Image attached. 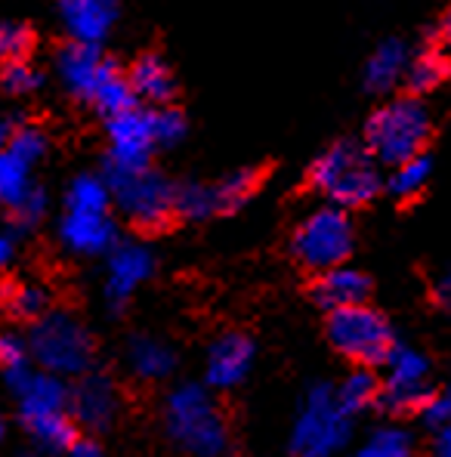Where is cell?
Returning <instances> with one entry per match:
<instances>
[{"label": "cell", "mask_w": 451, "mask_h": 457, "mask_svg": "<svg viewBox=\"0 0 451 457\" xmlns=\"http://www.w3.org/2000/svg\"><path fill=\"white\" fill-rule=\"evenodd\" d=\"M155 137H152V112L133 109L109 120V158L105 170H143L152 167Z\"/></svg>", "instance_id": "obj_10"}, {"label": "cell", "mask_w": 451, "mask_h": 457, "mask_svg": "<svg viewBox=\"0 0 451 457\" xmlns=\"http://www.w3.org/2000/svg\"><path fill=\"white\" fill-rule=\"evenodd\" d=\"M254 361V343L245 334H223L207 349V383L213 389H232L247 378Z\"/></svg>", "instance_id": "obj_17"}, {"label": "cell", "mask_w": 451, "mask_h": 457, "mask_svg": "<svg viewBox=\"0 0 451 457\" xmlns=\"http://www.w3.org/2000/svg\"><path fill=\"white\" fill-rule=\"evenodd\" d=\"M421 418L427 427L433 429H446L451 423V402L448 395H430V402L421 408Z\"/></svg>", "instance_id": "obj_39"}, {"label": "cell", "mask_w": 451, "mask_h": 457, "mask_svg": "<svg viewBox=\"0 0 451 457\" xmlns=\"http://www.w3.org/2000/svg\"><path fill=\"white\" fill-rule=\"evenodd\" d=\"M338 389V402L340 408L349 414V418H355L359 411H365V408H372L377 399H380V380L374 378L368 368H359V371H353L347 380L340 383Z\"/></svg>", "instance_id": "obj_27"}, {"label": "cell", "mask_w": 451, "mask_h": 457, "mask_svg": "<svg viewBox=\"0 0 451 457\" xmlns=\"http://www.w3.org/2000/svg\"><path fill=\"white\" fill-rule=\"evenodd\" d=\"M167 436L192 457H226L232 448L229 423L211 389L201 383H180L164 402Z\"/></svg>", "instance_id": "obj_1"}, {"label": "cell", "mask_w": 451, "mask_h": 457, "mask_svg": "<svg viewBox=\"0 0 451 457\" xmlns=\"http://www.w3.org/2000/svg\"><path fill=\"white\" fill-rule=\"evenodd\" d=\"M6 152H10L13 158H19L31 170V164H38V161L46 154V133L40 130V127H35V124L19 127V130L10 133Z\"/></svg>", "instance_id": "obj_33"}, {"label": "cell", "mask_w": 451, "mask_h": 457, "mask_svg": "<svg viewBox=\"0 0 451 457\" xmlns=\"http://www.w3.org/2000/svg\"><path fill=\"white\" fill-rule=\"evenodd\" d=\"M118 408H121V395L109 374L90 371L84 378H78V383L71 386L69 414L80 427L87 429L112 427L114 418H118Z\"/></svg>", "instance_id": "obj_12"}, {"label": "cell", "mask_w": 451, "mask_h": 457, "mask_svg": "<svg viewBox=\"0 0 451 457\" xmlns=\"http://www.w3.org/2000/svg\"><path fill=\"white\" fill-rule=\"evenodd\" d=\"M40 71L29 59H16V62H4V71H0V87L10 96H25V93H35L40 87Z\"/></svg>", "instance_id": "obj_38"}, {"label": "cell", "mask_w": 451, "mask_h": 457, "mask_svg": "<svg viewBox=\"0 0 451 457\" xmlns=\"http://www.w3.org/2000/svg\"><path fill=\"white\" fill-rule=\"evenodd\" d=\"M430 177H433V161H430L427 154H421V158H412V161H405V164L393 167L387 189L393 192L396 198H414V195H421L427 189Z\"/></svg>", "instance_id": "obj_31"}, {"label": "cell", "mask_w": 451, "mask_h": 457, "mask_svg": "<svg viewBox=\"0 0 451 457\" xmlns=\"http://www.w3.org/2000/svg\"><path fill=\"white\" fill-rule=\"evenodd\" d=\"M4 303L6 312L19 321H40L46 312H50V294L40 281H16L4 291Z\"/></svg>", "instance_id": "obj_25"}, {"label": "cell", "mask_w": 451, "mask_h": 457, "mask_svg": "<svg viewBox=\"0 0 451 457\" xmlns=\"http://www.w3.org/2000/svg\"><path fill=\"white\" fill-rule=\"evenodd\" d=\"M127 80H130L133 96L143 99V103L158 105V109H164V103L173 96V75L164 65V59L155 56V53L139 56L137 62L130 65V75H127Z\"/></svg>", "instance_id": "obj_20"}, {"label": "cell", "mask_w": 451, "mask_h": 457, "mask_svg": "<svg viewBox=\"0 0 451 457\" xmlns=\"http://www.w3.org/2000/svg\"><path fill=\"white\" fill-rule=\"evenodd\" d=\"M387 368V378L380 383V405L389 414H408V411H421L430 402V386H427V374H430V359L423 353H417L412 346H396L389 353V359L383 361Z\"/></svg>", "instance_id": "obj_9"}, {"label": "cell", "mask_w": 451, "mask_h": 457, "mask_svg": "<svg viewBox=\"0 0 451 457\" xmlns=\"http://www.w3.org/2000/svg\"><path fill=\"white\" fill-rule=\"evenodd\" d=\"M155 272V257L146 245L139 241H127L118 245L109 253V269H105V303L112 306V312H121L127 300L137 294V287Z\"/></svg>", "instance_id": "obj_11"}, {"label": "cell", "mask_w": 451, "mask_h": 457, "mask_svg": "<svg viewBox=\"0 0 451 457\" xmlns=\"http://www.w3.org/2000/svg\"><path fill=\"white\" fill-rule=\"evenodd\" d=\"M4 433H6V429H4V418H0V439H4Z\"/></svg>", "instance_id": "obj_47"}, {"label": "cell", "mask_w": 451, "mask_h": 457, "mask_svg": "<svg viewBox=\"0 0 451 457\" xmlns=\"http://www.w3.org/2000/svg\"><path fill=\"white\" fill-rule=\"evenodd\" d=\"M353 245H355L353 220L347 217V211H340L334 204H325L309 213L294 228V238H291L294 257L319 275L328 272V269L343 266V260L353 253Z\"/></svg>", "instance_id": "obj_6"}, {"label": "cell", "mask_w": 451, "mask_h": 457, "mask_svg": "<svg viewBox=\"0 0 451 457\" xmlns=\"http://www.w3.org/2000/svg\"><path fill=\"white\" fill-rule=\"evenodd\" d=\"M439 37H442V44L451 50V6L446 10V16H442V22H439Z\"/></svg>", "instance_id": "obj_44"}, {"label": "cell", "mask_w": 451, "mask_h": 457, "mask_svg": "<svg viewBox=\"0 0 451 457\" xmlns=\"http://www.w3.org/2000/svg\"><path fill=\"white\" fill-rule=\"evenodd\" d=\"M13 253H16V241H13V235L0 232V272L13 263Z\"/></svg>", "instance_id": "obj_41"}, {"label": "cell", "mask_w": 451, "mask_h": 457, "mask_svg": "<svg viewBox=\"0 0 451 457\" xmlns=\"http://www.w3.org/2000/svg\"><path fill=\"white\" fill-rule=\"evenodd\" d=\"M127 365L137 378L143 380H164L171 378L173 365H177V355L158 337H133L127 343Z\"/></svg>", "instance_id": "obj_21"}, {"label": "cell", "mask_w": 451, "mask_h": 457, "mask_svg": "<svg viewBox=\"0 0 451 457\" xmlns=\"http://www.w3.org/2000/svg\"><path fill=\"white\" fill-rule=\"evenodd\" d=\"M46 204H50V201H46V192L31 183L29 189L6 207V211H10V220L16 228H31L46 217Z\"/></svg>", "instance_id": "obj_34"}, {"label": "cell", "mask_w": 451, "mask_h": 457, "mask_svg": "<svg viewBox=\"0 0 451 457\" xmlns=\"http://www.w3.org/2000/svg\"><path fill=\"white\" fill-rule=\"evenodd\" d=\"M217 211V198H213V186H205L198 179L177 186V198H173V217L183 220H207Z\"/></svg>", "instance_id": "obj_28"}, {"label": "cell", "mask_w": 451, "mask_h": 457, "mask_svg": "<svg viewBox=\"0 0 451 457\" xmlns=\"http://www.w3.org/2000/svg\"><path fill=\"white\" fill-rule=\"evenodd\" d=\"M6 143H10V130L6 124H0V152H6Z\"/></svg>", "instance_id": "obj_45"}, {"label": "cell", "mask_w": 451, "mask_h": 457, "mask_svg": "<svg viewBox=\"0 0 451 457\" xmlns=\"http://www.w3.org/2000/svg\"><path fill=\"white\" fill-rule=\"evenodd\" d=\"M114 204L105 177L80 173L65 192V213H109Z\"/></svg>", "instance_id": "obj_24"}, {"label": "cell", "mask_w": 451, "mask_h": 457, "mask_svg": "<svg viewBox=\"0 0 451 457\" xmlns=\"http://www.w3.org/2000/svg\"><path fill=\"white\" fill-rule=\"evenodd\" d=\"M31 442L38 445L40 454H69L78 445V423L71 414H53V418H35L25 420Z\"/></svg>", "instance_id": "obj_23"}, {"label": "cell", "mask_w": 451, "mask_h": 457, "mask_svg": "<svg viewBox=\"0 0 451 457\" xmlns=\"http://www.w3.org/2000/svg\"><path fill=\"white\" fill-rule=\"evenodd\" d=\"M22 457H44V454H40V452H29V454H22Z\"/></svg>", "instance_id": "obj_46"}, {"label": "cell", "mask_w": 451, "mask_h": 457, "mask_svg": "<svg viewBox=\"0 0 451 457\" xmlns=\"http://www.w3.org/2000/svg\"><path fill=\"white\" fill-rule=\"evenodd\" d=\"M448 78H451V62L446 50H439V46H421L417 53H412V62H408V75H405L412 96L421 99L423 93L439 90Z\"/></svg>", "instance_id": "obj_22"}, {"label": "cell", "mask_w": 451, "mask_h": 457, "mask_svg": "<svg viewBox=\"0 0 451 457\" xmlns=\"http://www.w3.org/2000/svg\"><path fill=\"white\" fill-rule=\"evenodd\" d=\"M29 186V167L19 158H13L10 152H0V204L10 207Z\"/></svg>", "instance_id": "obj_35"}, {"label": "cell", "mask_w": 451, "mask_h": 457, "mask_svg": "<svg viewBox=\"0 0 451 457\" xmlns=\"http://www.w3.org/2000/svg\"><path fill=\"white\" fill-rule=\"evenodd\" d=\"M90 103L96 105V109L103 112L109 120L118 118V114H124V112L137 109V96H133V90H130V80H127V75H121L118 65H114L109 75L103 78V84L96 87V93L90 96Z\"/></svg>", "instance_id": "obj_26"}, {"label": "cell", "mask_w": 451, "mask_h": 457, "mask_svg": "<svg viewBox=\"0 0 451 457\" xmlns=\"http://www.w3.org/2000/svg\"><path fill=\"white\" fill-rule=\"evenodd\" d=\"M105 183L112 189L114 204L130 223L143 228H158L173 217L177 183L158 173L155 167L143 170H105Z\"/></svg>", "instance_id": "obj_7"}, {"label": "cell", "mask_w": 451, "mask_h": 457, "mask_svg": "<svg viewBox=\"0 0 451 457\" xmlns=\"http://www.w3.org/2000/svg\"><path fill=\"white\" fill-rule=\"evenodd\" d=\"M433 133L430 109L417 96H396L380 105L365 124V149L377 164L399 167L421 158Z\"/></svg>", "instance_id": "obj_2"}, {"label": "cell", "mask_w": 451, "mask_h": 457, "mask_svg": "<svg viewBox=\"0 0 451 457\" xmlns=\"http://www.w3.org/2000/svg\"><path fill=\"white\" fill-rule=\"evenodd\" d=\"M254 189H257V173L241 167V170L226 173L220 183H213V198H217V211L220 213H232L241 204L251 201Z\"/></svg>", "instance_id": "obj_30"}, {"label": "cell", "mask_w": 451, "mask_h": 457, "mask_svg": "<svg viewBox=\"0 0 451 457\" xmlns=\"http://www.w3.org/2000/svg\"><path fill=\"white\" fill-rule=\"evenodd\" d=\"M328 340H331V346L340 355L353 359L362 368L383 365L389 359V353L396 349L389 321L368 303L328 315Z\"/></svg>", "instance_id": "obj_8"}, {"label": "cell", "mask_w": 451, "mask_h": 457, "mask_svg": "<svg viewBox=\"0 0 451 457\" xmlns=\"http://www.w3.org/2000/svg\"><path fill=\"white\" fill-rule=\"evenodd\" d=\"M56 65H59V78L65 80V87H69L75 96L90 103V96L96 93V87L103 84V78L114 69V59L103 56L99 46L71 44L69 40V44L59 50Z\"/></svg>", "instance_id": "obj_14"}, {"label": "cell", "mask_w": 451, "mask_h": 457, "mask_svg": "<svg viewBox=\"0 0 451 457\" xmlns=\"http://www.w3.org/2000/svg\"><path fill=\"white\" fill-rule=\"evenodd\" d=\"M59 241L78 257H99L118 247V226L112 213H65L59 220Z\"/></svg>", "instance_id": "obj_13"}, {"label": "cell", "mask_w": 451, "mask_h": 457, "mask_svg": "<svg viewBox=\"0 0 451 457\" xmlns=\"http://www.w3.org/2000/svg\"><path fill=\"white\" fill-rule=\"evenodd\" d=\"M408 62H412V50L399 37L383 40L365 62V87L372 93H389L399 80H405Z\"/></svg>", "instance_id": "obj_19"}, {"label": "cell", "mask_w": 451, "mask_h": 457, "mask_svg": "<svg viewBox=\"0 0 451 457\" xmlns=\"http://www.w3.org/2000/svg\"><path fill=\"white\" fill-rule=\"evenodd\" d=\"M13 393L19 395V418H22V423L35 418H53V414H69L71 386L56 374L31 371L29 378L13 386Z\"/></svg>", "instance_id": "obj_15"}, {"label": "cell", "mask_w": 451, "mask_h": 457, "mask_svg": "<svg viewBox=\"0 0 451 457\" xmlns=\"http://www.w3.org/2000/svg\"><path fill=\"white\" fill-rule=\"evenodd\" d=\"M436 454L451 457V423L446 429H439V433H436Z\"/></svg>", "instance_id": "obj_43"}, {"label": "cell", "mask_w": 451, "mask_h": 457, "mask_svg": "<svg viewBox=\"0 0 451 457\" xmlns=\"http://www.w3.org/2000/svg\"><path fill=\"white\" fill-rule=\"evenodd\" d=\"M313 189L331 198L334 207H362L380 192V173L377 161L359 143H334L328 145L309 167Z\"/></svg>", "instance_id": "obj_3"}, {"label": "cell", "mask_w": 451, "mask_h": 457, "mask_svg": "<svg viewBox=\"0 0 451 457\" xmlns=\"http://www.w3.org/2000/svg\"><path fill=\"white\" fill-rule=\"evenodd\" d=\"M353 418L340 408L331 383H313L300 402L291 429L294 457H331L349 442Z\"/></svg>", "instance_id": "obj_5"}, {"label": "cell", "mask_w": 451, "mask_h": 457, "mask_svg": "<svg viewBox=\"0 0 451 457\" xmlns=\"http://www.w3.org/2000/svg\"><path fill=\"white\" fill-rule=\"evenodd\" d=\"M31 359L40 371L56 378H84L93 365V337L80 319L65 309H50L40 321L31 325L29 337Z\"/></svg>", "instance_id": "obj_4"}, {"label": "cell", "mask_w": 451, "mask_h": 457, "mask_svg": "<svg viewBox=\"0 0 451 457\" xmlns=\"http://www.w3.org/2000/svg\"><path fill=\"white\" fill-rule=\"evenodd\" d=\"M152 137H155V149H171L180 145L186 137V118L177 109H155L152 112Z\"/></svg>", "instance_id": "obj_37"}, {"label": "cell", "mask_w": 451, "mask_h": 457, "mask_svg": "<svg viewBox=\"0 0 451 457\" xmlns=\"http://www.w3.org/2000/svg\"><path fill=\"white\" fill-rule=\"evenodd\" d=\"M412 454H414L412 433H405L402 427H377L353 457H412Z\"/></svg>", "instance_id": "obj_29"}, {"label": "cell", "mask_w": 451, "mask_h": 457, "mask_svg": "<svg viewBox=\"0 0 451 457\" xmlns=\"http://www.w3.org/2000/svg\"><path fill=\"white\" fill-rule=\"evenodd\" d=\"M436 300H439V306L451 312V269L439 275V281H436Z\"/></svg>", "instance_id": "obj_40"}, {"label": "cell", "mask_w": 451, "mask_h": 457, "mask_svg": "<svg viewBox=\"0 0 451 457\" xmlns=\"http://www.w3.org/2000/svg\"><path fill=\"white\" fill-rule=\"evenodd\" d=\"M368 291H372V281H368L365 272L353 266H338L328 269L315 278L313 285V297L315 303L328 312H340V309L349 306H362L368 300Z\"/></svg>", "instance_id": "obj_18"}, {"label": "cell", "mask_w": 451, "mask_h": 457, "mask_svg": "<svg viewBox=\"0 0 451 457\" xmlns=\"http://www.w3.org/2000/svg\"><path fill=\"white\" fill-rule=\"evenodd\" d=\"M59 19H63L71 44L99 46L118 22V6L112 0H65L59 6Z\"/></svg>", "instance_id": "obj_16"}, {"label": "cell", "mask_w": 451, "mask_h": 457, "mask_svg": "<svg viewBox=\"0 0 451 457\" xmlns=\"http://www.w3.org/2000/svg\"><path fill=\"white\" fill-rule=\"evenodd\" d=\"M0 371L10 386H16L19 380H25L31 374V349L29 340H22L19 334H0Z\"/></svg>", "instance_id": "obj_32"}, {"label": "cell", "mask_w": 451, "mask_h": 457, "mask_svg": "<svg viewBox=\"0 0 451 457\" xmlns=\"http://www.w3.org/2000/svg\"><path fill=\"white\" fill-rule=\"evenodd\" d=\"M446 395H448V402H451V389H448V393H446Z\"/></svg>", "instance_id": "obj_48"}, {"label": "cell", "mask_w": 451, "mask_h": 457, "mask_svg": "<svg viewBox=\"0 0 451 457\" xmlns=\"http://www.w3.org/2000/svg\"><path fill=\"white\" fill-rule=\"evenodd\" d=\"M65 457H105V454H103V448L93 445V442H78V445L71 448Z\"/></svg>", "instance_id": "obj_42"}, {"label": "cell", "mask_w": 451, "mask_h": 457, "mask_svg": "<svg viewBox=\"0 0 451 457\" xmlns=\"http://www.w3.org/2000/svg\"><path fill=\"white\" fill-rule=\"evenodd\" d=\"M31 44H35V35H31L29 25L16 22V19H0V59L4 62L25 59Z\"/></svg>", "instance_id": "obj_36"}]
</instances>
